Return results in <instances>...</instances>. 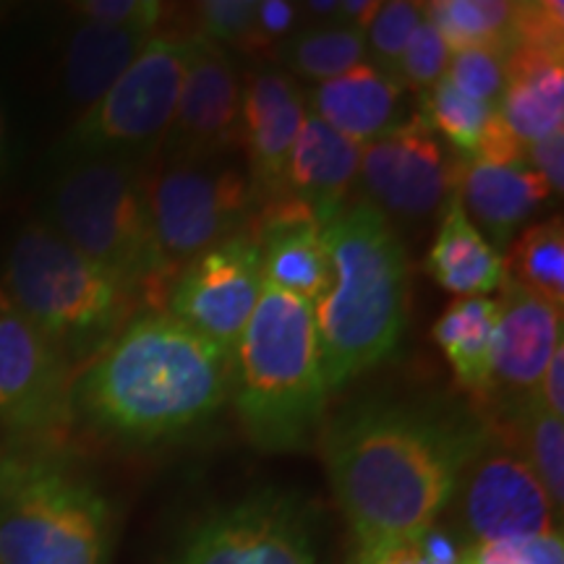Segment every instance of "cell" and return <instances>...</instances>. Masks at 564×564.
<instances>
[{
	"label": "cell",
	"instance_id": "cell-1",
	"mask_svg": "<svg viewBox=\"0 0 564 564\" xmlns=\"http://www.w3.org/2000/svg\"><path fill=\"white\" fill-rule=\"evenodd\" d=\"M489 434L491 423L444 403L361 400L329 421L322 455L356 554L436 528Z\"/></svg>",
	"mask_w": 564,
	"mask_h": 564
},
{
	"label": "cell",
	"instance_id": "cell-2",
	"mask_svg": "<svg viewBox=\"0 0 564 564\" xmlns=\"http://www.w3.org/2000/svg\"><path fill=\"white\" fill-rule=\"evenodd\" d=\"M236 356L167 312L133 316L70 387L97 432L129 444L183 440L232 398Z\"/></svg>",
	"mask_w": 564,
	"mask_h": 564
},
{
	"label": "cell",
	"instance_id": "cell-3",
	"mask_svg": "<svg viewBox=\"0 0 564 564\" xmlns=\"http://www.w3.org/2000/svg\"><path fill=\"white\" fill-rule=\"evenodd\" d=\"M333 280L314 303L327 392L371 371L398 350L408 322V259L400 236L373 204H345L322 223Z\"/></svg>",
	"mask_w": 564,
	"mask_h": 564
},
{
	"label": "cell",
	"instance_id": "cell-4",
	"mask_svg": "<svg viewBox=\"0 0 564 564\" xmlns=\"http://www.w3.org/2000/svg\"><path fill=\"white\" fill-rule=\"evenodd\" d=\"M312 303L264 285L236 348L232 400L259 453L312 447L327 405Z\"/></svg>",
	"mask_w": 564,
	"mask_h": 564
},
{
	"label": "cell",
	"instance_id": "cell-5",
	"mask_svg": "<svg viewBox=\"0 0 564 564\" xmlns=\"http://www.w3.org/2000/svg\"><path fill=\"white\" fill-rule=\"evenodd\" d=\"M47 196V228L110 274L133 301H165L147 167L131 158L63 160Z\"/></svg>",
	"mask_w": 564,
	"mask_h": 564
},
{
	"label": "cell",
	"instance_id": "cell-6",
	"mask_svg": "<svg viewBox=\"0 0 564 564\" xmlns=\"http://www.w3.org/2000/svg\"><path fill=\"white\" fill-rule=\"evenodd\" d=\"M3 293L66 361L108 348L133 308L108 272L42 223L13 238Z\"/></svg>",
	"mask_w": 564,
	"mask_h": 564
},
{
	"label": "cell",
	"instance_id": "cell-7",
	"mask_svg": "<svg viewBox=\"0 0 564 564\" xmlns=\"http://www.w3.org/2000/svg\"><path fill=\"white\" fill-rule=\"evenodd\" d=\"M112 507L51 455H0V564H110Z\"/></svg>",
	"mask_w": 564,
	"mask_h": 564
},
{
	"label": "cell",
	"instance_id": "cell-8",
	"mask_svg": "<svg viewBox=\"0 0 564 564\" xmlns=\"http://www.w3.org/2000/svg\"><path fill=\"white\" fill-rule=\"evenodd\" d=\"M188 34L154 32L121 79L82 112L58 144V160L154 158L173 121Z\"/></svg>",
	"mask_w": 564,
	"mask_h": 564
},
{
	"label": "cell",
	"instance_id": "cell-9",
	"mask_svg": "<svg viewBox=\"0 0 564 564\" xmlns=\"http://www.w3.org/2000/svg\"><path fill=\"white\" fill-rule=\"evenodd\" d=\"M147 171L154 241L167 285L188 262L249 228V178L228 158H152Z\"/></svg>",
	"mask_w": 564,
	"mask_h": 564
},
{
	"label": "cell",
	"instance_id": "cell-10",
	"mask_svg": "<svg viewBox=\"0 0 564 564\" xmlns=\"http://www.w3.org/2000/svg\"><path fill=\"white\" fill-rule=\"evenodd\" d=\"M160 564H324L319 525L301 494L264 486L209 507Z\"/></svg>",
	"mask_w": 564,
	"mask_h": 564
},
{
	"label": "cell",
	"instance_id": "cell-11",
	"mask_svg": "<svg viewBox=\"0 0 564 564\" xmlns=\"http://www.w3.org/2000/svg\"><path fill=\"white\" fill-rule=\"evenodd\" d=\"M453 502L470 546L562 531V512L544 484L512 436L497 426L465 468Z\"/></svg>",
	"mask_w": 564,
	"mask_h": 564
},
{
	"label": "cell",
	"instance_id": "cell-12",
	"mask_svg": "<svg viewBox=\"0 0 564 564\" xmlns=\"http://www.w3.org/2000/svg\"><path fill=\"white\" fill-rule=\"evenodd\" d=\"M262 293V249L246 228L183 267L165 303L173 319L236 356Z\"/></svg>",
	"mask_w": 564,
	"mask_h": 564
},
{
	"label": "cell",
	"instance_id": "cell-13",
	"mask_svg": "<svg viewBox=\"0 0 564 564\" xmlns=\"http://www.w3.org/2000/svg\"><path fill=\"white\" fill-rule=\"evenodd\" d=\"M243 139V79L230 51L188 34V58L162 158H228Z\"/></svg>",
	"mask_w": 564,
	"mask_h": 564
},
{
	"label": "cell",
	"instance_id": "cell-14",
	"mask_svg": "<svg viewBox=\"0 0 564 564\" xmlns=\"http://www.w3.org/2000/svg\"><path fill=\"white\" fill-rule=\"evenodd\" d=\"M68 419V361L6 303L0 308V423L19 434H55Z\"/></svg>",
	"mask_w": 564,
	"mask_h": 564
},
{
	"label": "cell",
	"instance_id": "cell-15",
	"mask_svg": "<svg viewBox=\"0 0 564 564\" xmlns=\"http://www.w3.org/2000/svg\"><path fill=\"white\" fill-rule=\"evenodd\" d=\"M460 160H447L436 133L421 121L419 112L398 129L384 133L361 150V181L382 215L426 217L436 212L455 186Z\"/></svg>",
	"mask_w": 564,
	"mask_h": 564
},
{
	"label": "cell",
	"instance_id": "cell-16",
	"mask_svg": "<svg viewBox=\"0 0 564 564\" xmlns=\"http://www.w3.org/2000/svg\"><path fill=\"white\" fill-rule=\"evenodd\" d=\"M497 337L491 358V403L510 415L539 390L556 345L562 340V308L523 291L512 280L499 282Z\"/></svg>",
	"mask_w": 564,
	"mask_h": 564
},
{
	"label": "cell",
	"instance_id": "cell-17",
	"mask_svg": "<svg viewBox=\"0 0 564 564\" xmlns=\"http://www.w3.org/2000/svg\"><path fill=\"white\" fill-rule=\"evenodd\" d=\"M308 116L306 95L282 68L251 70L243 84V139L253 212L285 196L291 150Z\"/></svg>",
	"mask_w": 564,
	"mask_h": 564
},
{
	"label": "cell",
	"instance_id": "cell-18",
	"mask_svg": "<svg viewBox=\"0 0 564 564\" xmlns=\"http://www.w3.org/2000/svg\"><path fill=\"white\" fill-rule=\"evenodd\" d=\"M249 230L262 249L264 285L314 306L329 288L333 270L312 209L282 196L253 212Z\"/></svg>",
	"mask_w": 564,
	"mask_h": 564
},
{
	"label": "cell",
	"instance_id": "cell-19",
	"mask_svg": "<svg viewBox=\"0 0 564 564\" xmlns=\"http://www.w3.org/2000/svg\"><path fill=\"white\" fill-rule=\"evenodd\" d=\"M455 192L460 196L468 220L502 257L514 232L552 196L546 181L525 162L491 165V162L478 160L457 162Z\"/></svg>",
	"mask_w": 564,
	"mask_h": 564
},
{
	"label": "cell",
	"instance_id": "cell-20",
	"mask_svg": "<svg viewBox=\"0 0 564 564\" xmlns=\"http://www.w3.org/2000/svg\"><path fill=\"white\" fill-rule=\"evenodd\" d=\"M403 95V84L366 61L343 76L316 84L306 102L314 118L364 150L405 121Z\"/></svg>",
	"mask_w": 564,
	"mask_h": 564
},
{
	"label": "cell",
	"instance_id": "cell-21",
	"mask_svg": "<svg viewBox=\"0 0 564 564\" xmlns=\"http://www.w3.org/2000/svg\"><path fill=\"white\" fill-rule=\"evenodd\" d=\"M358 171H361V147L308 112L288 160L285 196L312 209L322 225L348 204Z\"/></svg>",
	"mask_w": 564,
	"mask_h": 564
},
{
	"label": "cell",
	"instance_id": "cell-22",
	"mask_svg": "<svg viewBox=\"0 0 564 564\" xmlns=\"http://www.w3.org/2000/svg\"><path fill=\"white\" fill-rule=\"evenodd\" d=\"M562 53L507 45L505 87L497 112L514 139L531 144L562 131L564 66Z\"/></svg>",
	"mask_w": 564,
	"mask_h": 564
},
{
	"label": "cell",
	"instance_id": "cell-23",
	"mask_svg": "<svg viewBox=\"0 0 564 564\" xmlns=\"http://www.w3.org/2000/svg\"><path fill=\"white\" fill-rule=\"evenodd\" d=\"M440 230L426 257V270L444 291L463 299H481L497 291L505 278V257L489 246L465 215L455 186L442 204Z\"/></svg>",
	"mask_w": 564,
	"mask_h": 564
},
{
	"label": "cell",
	"instance_id": "cell-24",
	"mask_svg": "<svg viewBox=\"0 0 564 564\" xmlns=\"http://www.w3.org/2000/svg\"><path fill=\"white\" fill-rule=\"evenodd\" d=\"M152 34L154 32L82 21L70 32L66 53H63V84H66L68 100L76 108L89 110L121 79L123 70L137 61Z\"/></svg>",
	"mask_w": 564,
	"mask_h": 564
},
{
	"label": "cell",
	"instance_id": "cell-25",
	"mask_svg": "<svg viewBox=\"0 0 564 564\" xmlns=\"http://www.w3.org/2000/svg\"><path fill=\"white\" fill-rule=\"evenodd\" d=\"M497 337V303L491 299H457L434 324L440 345L457 382L481 403H491V358Z\"/></svg>",
	"mask_w": 564,
	"mask_h": 564
},
{
	"label": "cell",
	"instance_id": "cell-26",
	"mask_svg": "<svg viewBox=\"0 0 564 564\" xmlns=\"http://www.w3.org/2000/svg\"><path fill=\"white\" fill-rule=\"evenodd\" d=\"M505 278L554 308L564 306V223L560 215L528 225L514 238L505 257Z\"/></svg>",
	"mask_w": 564,
	"mask_h": 564
},
{
	"label": "cell",
	"instance_id": "cell-27",
	"mask_svg": "<svg viewBox=\"0 0 564 564\" xmlns=\"http://www.w3.org/2000/svg\"><path fill=\"white\" fill-rule=\"evenodd\" d=\"M366 34L348 24L299 30L278 45V58L288 74L312 82H329L366 63Z\"/></svg>",
	"mask_w": 564,
	"mask_h": 564
},
{
	"label": "cell",
	"instance_id": "cell-28",
	"mask_svg": "<svg viewBox=\"0 0 564 564\" xmlns=\"http://www.w3.org/2000/svg\"><path fill=\"white\" fill-rule=\"evenodd\" d=\"M512 6L510 0H434L423 3V17L449 53H463L510 45Z\"/></svg>",
	"mask_w": 564,
	"mask_h": 564
},
{
	"label": "cell",
	"instance_id": "cell-29",
	"mask_svg": "<svg viewBox=\"0 0 564 564\" xmlns=\"http://www.w3.org/2000/svg\"><path fill=\"white\" fill-rule=\"evenodd\" d=\"M514 444L544 484L552 505L562 512L564 505V423L560 415L549 413L539 398L528 400L510 413Z\"/></svg>",
	"mask_w": 564,
	"mask_h": 564
},
{
	"label": "cell",
	"instance_id": "cell-30",
	"mask_svg": "<svg viewBox=\"0 0 564 564\" xmlns=\"http://www.w3.org/2000/svg\"><path fill=\"white\" fill-rule=\"evenodd\" d=\"M419 102L421 121L434 133H442L463 162L474 160L497 108L463 97L444 76L432 89L421 91Z\"/></svg>",
	"mask_w": 564,
	"mask_h": 564
},
{
	"label": "cell",
	"instance_id": "cell-31",
	"mask_svg": "<svg viewBox=\"0 0 564 564\" xmlns=\"http://www.w3.org/2000/svg\"><path fill=\"white\" fill-rule=\"evenodd\" d=\"M423 21V3L392 0L382 3L366 26V51L373 53V66L398 79V66L408 42Z\"/></svg>",
	"mask_w": 564,
	"mask_h": 564
},
{
	"label": "cell",
	"instance_id": "cell-32",
	"mask_svg": "<svg viewBox=\"0 0 564 564\" xmlns=\"http://www.w3.org/2000/svg\"><path fill=\"white\" fill-rule=\"evenodd\" d=\"M505 51L507 47H474L453 53L444 79L468 100L497 108L505 87Z\"/></svg>",
	"mask_w": 564,
	"mask_h": 564
},
{
	"label": "cell",
	"instance_id": "cell-33",
	"mask_svg": "<svg viewBox=\"0 0 564 564\" xmlns=\"http://www.w3.org/2000/svg\"><path fill=\"white\" fill-rule=\"evenodd\" d=\"M196 34L225 51L251 53L257 0H207L196 6Z\"/></svg>",
	"mask_w": 564,
	"mask_h": 564
},
{
	"label": "cell",
	"instance_id": "cell-34",
	"mask_svg": "<svg viewBox=\"0 0 564 564\" xmlns=\"http://www.w3.org/2000/svg\"><path fill=\"white\" fill-rule=\"evenodd\" d=\"M457 564H564V539L560 533L525 535L474 544L460 554Z\"/></svg>",
	"mask_w": 564,
	"mask_h": 564
},
{
	"label": "cell",
	"instance_id": "cell-35",
	"mask_svg": "<svg viewBox=\"0 0 564 564\" xmlns=\"http://www.w3.org/2000/svg\"><path fill=\"white\" fill-rule=\"evenodd\" d=\"M449 55L453 53L447 51L440 32L434 30L432 21L423 17L419 30L413 32L411 42H408L403 58H400L398 82L403 84V87H413L419 95L432 89L444 76V70H447Z\"/></svg>",
	"mask_w": 564,
	"mask_h": 564
},
{
	"label": "cell",
	"instance_id": "cell-36",
	"mask_svg": "<svg viewBox=\"0 0 564 564\" xmlns=\"http://www.w3.org/2000/svg\"><path fill=\"white\" fill-rule=\"evenodd\" d=\"M564 6L562 0L514 3L510 21V45L562 53Z\"/></svg>",
	"mask_w": 564,
	"mask_h": 564
},
{
	"label": "cell",
	"instance_id": "cell-37",
	"mask_svg": "<svg viewBox=\"0 0 564 564\" xmlns=\"http://www.w3.org/2000/svg\"><path fill=\"white\" fill-rule=\"evenodd\" d=\"M70 11L82 21H95V24L158 32L165 6L158 0H82L70 6Z\"/></svg>",
	"mask_w": 564,
	"mask_h": 564
},
{
	"label": "cell",
	"instance_id": "cell-38",
	"mask_svg": "<svg viewBox=\"0 0 564 564\" xmlns=\"http://www.w3.org/2000/svg\"><path fill=\"white\" fill-rule=\"evenodd\" d=\"M301 3H288V0H257V19H253V40L249 55H262L278 51L288 37L299 32Z\"/></svg>",
	"mask_w": 564,
	"mask_h": 564
},
{
	"label": "cell",
	"instance_id": "cell-39",
	"mask_svg": "<svg viewBox=\"0 0 564 564\" xmlns=\"http://www.w3.org/2000/svg\"><path fill=\"white\" fill-rule=\"evenodd\" d=\"M525 165L546 181L552 196H562L564 188V131L525 144Z\"/></svg>",
	"mask_w": 564,
	"mask_h": 564
},
{
	"label": "cell",
	"instance_id": "cell-40",
	"mask_svg": "<svg viewBox=\"0 0 564 564\" xmlns=\"http://www.w3.org/2000/svg\"><path fill=\"white\" fill-rule=\"evenodd\" d=\"M539 403L546 408L549 413L564 415V343L556 345L552 361H549L544 377H541L539 390H535Z\"/></svg>",
	"mask_w": 564,
	"mask_h": 564
},
{
	"label": "cell",
	"instance_id": "cell-41",
	"mask_svg": "<svg viewBox=\"0 0 564 564\" xmlns=\"http://www.w3.org/2000/svg\"><path fill=\"white\" fill-rule=\"evenodd\" d=\"M379 6L382 3H373V0H343V3H337L335 19L340 21V24L356 26V30L366 32V26H369L373 13L379 11Z\"/></svg>",
	"mask_w": 564,
	"mask_h": 564
},
{
	"label": "cell",
	"instance_id": "cell-42",
	"mask_svg": "<svg viewBox=\"0 0 564 564\" xmlns=\"http://www.w3.org/2000/svg\"><path fill=\"white\" fill-rule=\"evenodd\" d=\"M13 167V152H11V131L9 121H6V110L0 105V183L11 175Z\"/></svg>",
	"mask_w": 564,
	"mask_h": 564
},
{
	"label": "cell",
	"instance_id": "cell-43",
	"mask_svg": "<svg viewBox=\"0 0 564 564\" xmlns=\"http://www.w3.org/2000/svg\"><path fill=\"white\" fill-rule=\"evenodd\" d=\"M303 9L316 13V17H337V0H308Z\"/></svg>",
	"mask_w": 564,
	"mask_h": 564
},
{
	"label": "cell",
	"instance_id": "cell-44",
	"mask_svg": "<svg viewBox=\"0 0 564 564\" xmlns=\"http://www.w3.org/2000/svg\"><path fill=\"white\" fill-rule=\"evenodd\" d=\"M6 303H9V299H6V293H3V291H0V308H3V306H6Z\"/></svg>",
	"mask_w": 564,
	"mask_h": 564
},
{
	"label": "cell",
	"instance_id": "cell-45",
	"mask_svg": "<svg viewBox=\"0 0 564 564\" xmlns=\"http://www.w3.org/2000/svg\"><path fill=\"white\" fill-rule=\"evenodd\" d=\"M6 11H9V6H6V3H0V17H3Z\"/></svg>",
	"mask_w": 564,
	"mask_h": 564
},
{
	"label": "cell",
	"instance_id": "cell-46",
	"mask_svg": "<svg viewBox=\"0 0 564 564\" xmlns=\"http://www.w3.org/2000/svg\"><path fill=\"white\" fill-rule=\"evenodd\" d=\"M350 564H356V562H352V560H350Z\"/></svg>",
	"mask_w": 564,
	"mask_h": 564
}]
</instances>
